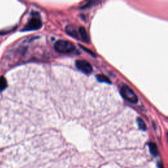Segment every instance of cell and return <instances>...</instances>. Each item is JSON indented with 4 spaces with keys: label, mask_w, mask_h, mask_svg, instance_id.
<instances>
[{
    "label": "cell",
    "mask_w": 168,
    "mask_h": 168,
    "mask_svg": "<svg viewBox=\"0 0 168 168\" xmlns=\"http://www.w3.org/2000/svg\"><path fill=\"white\" fill-rule=\"evenodd\" d=\"M54 48L56 51L60 53H71L76 49V47L73 44L68 41L59 40L54 45Z\"/></svg>",
    "instance_id": "1"
},
{
    "label": "cell",
    "mask_w": 168,
    "mask_h": 168,
    "mask_svg": "<svg viewBox=\"0 0 168 168\" xmlns=\"http://www.w3.org/2000/svg\"><path fill=\"white\" fill-rule=\"evenodd\" d=\"M121 95L123 99H125L128 102L131 103L136 104L138 102V97L136 95V94L134 93L130 87H128L126 85L123 86L121 88Z\"/></svg>",
    "instance_id": "2"
},
{
    "label": "cell",
    "mask_w": 168,
    "mask_h": 168,
    "mask_svg": "<svg viewBox=\"0 0 168 168\" xmlns=\"http://www.w3.org/2000/svg\"><path fill=\"white\" fill-rule=\"evenodd\" d=\"M38 13H36V15L33 16L31 18L28 23L26 24L24 28H23V31H31V30H38L42 27V20L39 18V15L37 16Z\"/></svg>",
    "instance_id": "3"
},
{
    "label": "cell",
    "mask_w": 168,
    "mask_h": 168,
    "mask_svg": "<svg viewBox=\"0 0 168 168\" xmlns=\"http://www.w3.org/2000/svg\"><path fill=\"white\" fill-rule=\"evenodd\" d=\"M76 68L87 75H89L93 72V67L91 64L85 60H78L76 62Z\"/></svg>",
    "instance_id": "4"
},
{
    "label": "cell",
    "mask_w": 168,
    "mask_h": 168,
    "mask_svg": "<svg viewBox=\"0 0 168 168\" xmlns=\"http://www.w3.org/2000/svg\"><path fill=\"white\" fill-rule=\"evenodd\" d=\"M66 32L68 34H69L70 36H71L72 37L79 39V33H78V28H77L76 26H67L66 28Z\"/></svg>",
    "instance_id": "5"
},
{
    "label": "cell",
    "mask_w": 168,
    "mask_h": 168,
    "mask_svg": "<svg viewBox=\"0 0 168 168\" xmlns=\"http://www.w3.org/2000/svg\"><path fill=\"white\" fill-rule=\"evenodd\" d=\"M78 33H79V39H81V40L85 42L86 43H89V37H88V35H87V33L86 32V30L85 28L82 27V26L79 27L78 28Z\"/></svg>",
    "instance_id": "6"
},
{
    "label": "cell",
    "mask_w": 168,
    "mask_h": 168,
    "mask_svg": "<svg viewBox=\"0 0 168 168\" xmlns=\"http://www.w3.org/2000/svg\"><path fill=\"white\" fill-rule=\"evenodd\" d=\"M96 77H97V80L100 82H104V83H107L109 84L111 83V82L109 80V79L107 76H105L104 75L99 74V75H97Z\"/></svg>",
    "instance_id": "7"
},
{
    "label": "cell",
    "mask_w": 168,
    "mask_h": 168,
    "mask_svg": "<svg viewBox=\"0 0 168 168\" xmlns=\"http://www.w3.org/2000/svg\"><path fill=\"white\" fill-rule=\"evenodd\" d=\"M137 124L140 130L143 131H145L147 130V126H146L145 123L142 118L138 117L137 119Z\"/></svg>",
    "instance_id": "8"
},
{
    "label": "cell",
    "mask_w": 168,
    "mask_h": 168,
    "mask_svg": "<svg viewBox=\"0 0 168 168\" xmlns=\"http://www.w3.org/2000/svg\"><path fill=\"white\" fill-rule=\"evenodd\" d=\"M149 148H150V152L152 153V155L155 156L158 155V148H157V146L156 145V144L150 143Z\"/></svg>",
    "instance_id": "9"
},
{
    "label": "cell",
    "mask_w": 168,
    "mask_h": 168,
    "mask_svg": "<svg viewBox=\"0 0 168 168\" xmlns=\"http://www.w3.org/2000/svg\"><path fill=\"white\" fill-rule=\"evenodd\" d=\"M7 86L6 79L3 77H0V91L5 89Z\"/></svg>",
    "instance_id": "10"
}]
</instances>
